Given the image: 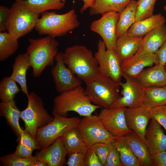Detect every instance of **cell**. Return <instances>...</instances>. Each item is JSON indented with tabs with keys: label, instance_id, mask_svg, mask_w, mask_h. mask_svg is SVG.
Returning <instances> with one entry per match:
<instances>
[{
	"label": "cell",
	"instance_id": "cell-1",
	"mask_svg": "<svg viewBox=\"0 0 166 166\" xmlns=\"http://www.w3.org/2000/svg\"><path fill=\"white\" fill-rule=\"evenodd\" d=\"M65 64L72 73L84 82L100 75L98 64L92 51L82 45L67 47L63 53Z\"/></svg>",
	"mask_w": 166,
	"mask_h": 166
},
{
	"label": "cell",
	"instance_id": "cell-2",
	"mask_svg": "<svg viewBox=\"0 0 166 166\" xmlns=\"http://www.w3.org/2000/svg\"><path fill=\"white\" fill-rule=\"evenodd\" d=\"M101 108L93 104L81 86L60 93L53 101L52 113L67 117L68 113L74 111L81 116L92 115L97 109Z\"/></svg>",
	"mask_w": 166,
	"mask_h": 166
},
{
	"label": "cell",
	"instance_id": "cell-3",
	"mask_svg": "<svg viewBox=\"0 0 166 166\" xmlns=\"http://www.w3.org/2000/svg\"><path fill=\"white\" fill-rule=\"evenodd\" d=\"M29 45L26 48L33 76L40 77L47 66H53L55 55L58 53V42L54 38L45 37L28 39Z\"/></svg>",
	"mask_w": 166,
	"mask_h": 166
},
{
	"label": "cell",
	"instance_id": "cell-4",
	"mask_svg": "<svg viewBox=\"0 0 166 166\" xmlns=\"http://www.w3.org/2000/svg\"><path fill=\"white\" fill-rule=\"evenodd\" d=\"M80 25L76 11L73 9L62 14L54 11L45 13L39 18L34 29L40 34L54 38L66 35Z\"/></svg>",
	"mask_w": 166,
	"mask_h": 166
},
{
	"label": "cell",
	"instance_id": "cell-5",
	"mask_svg": "<svg viewBox=\"0 0 166 166\" xmlns=\"http://www.w3.org/2000/svg\"><path fill=\"white\" fill-rule=\"evenodd\" d=\"M85 93L93 104L103 108H109L121 96L120 83L100 75L95 79L85 82Z\"/></svg>",
	"mask_w": 166,
	"mask_h": 166
},
{
	"label": "cell",
	"instance_id": "cell-6",
	"mask_svg": "<svg viewBox=\"0 0 166 166\" xmlns=\"http://www.w3.org/2000/svg\"><path fill=\"white\" fill-rule=\"evenodd\" d=\"M27 107L21 111L20 118L24 122L25 129L35 138L38 128L44 127L54 119L45 108L42 98L34 92L29 93Z\"/></svg>",
	"mask_w": 166,
	"mask_h": 166
},
{
	"label": "cell",
	"instance_id": "cell-7",
	"mask_svg": "<svg viewBox=\"0 0 166 166\" xmlns=\"http://www.w3.org/2000/svg\"><path fill=\"white\" fill-rule=\"evenodd\" d=\"M52 114L53 120L45 126L38 128L36 132L35 139L41 149L51 145L68 130L77 127L81 120L77 117L68 118L53 113Z\"/></svg>",
	"mask_w": 166,
	"mask_h": 166
},
{
	"label": "cell",
	"instance_id": "cell-8",
	"mask_svg": "<svg viewBox=\"0 0 166 166\" xmlns=\"http://www.w3.org/2000/svg\"><path fill=\"white\" fill-rule=\"evenodd\" d=\"M10 16L6 30L18 39L35 28L39 14L34 13L23 6L15 1L10 8Z\"/></svg>",
	"mask_w": 166,
	"mask_h": 166
},
{
	"label": "cell",
	"instance_id": "cell-9",
	"mask_svg": "<svg viewBox=\"0 0 166 166\" xmlns=\"http://www.w3.org/2000/svg\"><path fill=\"white\" fill-rule=\"evenodd\" d=\"M77 128L88 148L97 143L112 144L117 137L107 130L98 116L96 115L84 117Z\"/></svg>",
	"mask_w": 166,
	"mask_h": 166
},
{
	"label": "cell",
	"instance_id": "cell-10",
	"mask_svg": "<svg viewBox=\"0 0 166 166\" xmlns=\"http://www.w3.org/2000/svg\"><path fill=\"white\" fill-rule=\"evenodd\" d=\"M94 55L98 64L100 74L110 78L116 83H120L123 75L122 61L114 50L107 49L104 42L100 39Z\"/></svg>",
	"mask_w": 166,
	"mask_h": 166
},
{
	"label": "cell",
	"instance_id": "cell-11",
	"mask_svg": "<svg viewBox=\"0 0 166 166\" xmlns=\"http://www.w3.org/2000/svg\"><path fill=\"white\" fill-rule=\"evenodd\" d=\"M125 81L120 83L122 95L112 105L111 108H134L143 104L145 88L136 77L123 75Z\"/></svg>",
	"mask_w": 166,
	"mask_h": 166
},
{
	"label": "cell",
	"instance_id": "cell-12",
	"mask_svg": "<svg viewBox=\"0 0 166 166\" xmlns=\"http://www.w3.org/2000/svg\"><path fill=\"white\" fill-rule=\"evenodd\" d=\"M54 60L56 64L52 67L51 73L57 92L60 93L81 86V80L66 66L63 53L58 52Z\"/></svg>",
	"mask_w": 166,
	"mask_h": 166
},
{
	"label": "cell",
	"instance_id": "cell-13",
	"mask_svg": "<svg viewBox=\"0 0 166 166\" xmlns=\"http://www.w3.org/2000/svg\"><path fill=\"white\" fill-rule=\"evenodd\" d=\"M119 14V13L114 12L104 13L90 25V30L101 36L107 49L113 50L117 39L116 27Z\"/></svg>",
	"mask_w": 166,
	"mask_h": 166
},
{
	"label": "cell",
	"instance_id": "cell-14",
	"mask_svg": "<svg viewBox=\"0 0 166 166\" xmlns=\"http://www.w3.org/2000/svg\"><path fill=\"white\" fill-rule=\"evenodd\" d=\"M126 108H103L97 115L107 130L116 136H124L132 131L126 123Z\"/></svg>",
	"mask_w": 166,
	"mask_h": 166
},
{
	"label": "cell",
	"instance_id": "cell-15",
	"mask_svg": "<svg viewBox=\"0 0 166 166\" xmlns=\"http://www.w3.org/2000/svg\"><path fill=\"white\" fill-rule=\"evenodd\" d=\"M151 108L143 103L136 107H127L125 111L126 122L128 128L145 142V131L151 119Z\"/></svg>",
	"mask_w": 166,
	"mask_h": 166
},
{
	"label": "cell",
	"instance_id": "cell-16",
	"mask_svg": "<svg viewBox=\"0 0 166 166\" xmlns=\"http://www.w3.org/2000/svg\"><path fill=\"white\" fill-rule=\"evenodd\" d=\"M154 64H159L156 53L147 51L141 45L132 56L122 62L121 67L123 75L136 77L144 68Z\"/></svg>",
	"mask_w": 166,
	"mask_h": 166
},
{
	"label": "cell",
	"instance_id": "cell-17",
	"mask_svg": "<svg viewBox=\"0 0 166 166\" xmlns=\"http://www.w3.org/2000/svg\"><path fill=\"white\" fill-rule=\"evenodd\" d=\"M67 155L62 136L57 138L51 145L35 153L38 160L45 161L47 166L65 165Z\"/></svg>",
	"mask_w": 166,
	"mask_h": 166
},
{
	"label": "cell",
	"instance_id": "cell-18",
	"mask_svg": "<svg viewBox=\"0 0 166 166\" xmlns=\"http://www.w3.org/2000/svg\"><path fill=\"white\" fill-rule=\"evenodd\" d=\"M145 138L151 155L166 151V134L161 125L155 120L151 119L146 129Z\"/></svg>",
	"mask_w": 166,
	"mask_h": 166
},
{
	"label": "cell",
	"instance_id": "cell-19",
	"mask_svg": "<svg viewBox=\"0 0 166 166\" xmlns=\"http://www.w3.org/2000/svg\"><path fill=\"white\" fill-rule=\"evenodd\" d=\"M143 38L122 34L116 40L113 50L122 62L131 57L142 45Z\"/></svg>",
	"mask_w": 166,
	"mask_h": 166
},
{
	"label": "cell",
	"instance_id": "cell-20",
	"mask_svg": "<svg viewBox=\"0 0 166 166\" xmlns=\"http://www.w3.org/2000/svg\"><path fill=\"white\" fill-rule=\"evenodd\" d=\"M136 78L144 88L166 85V72L160 64L144 69Z\"/></svg>",
	"mask_w": 166,
	"mask_h": 166
},
{
	"label": "cell",
	"instance_id": "cell-21",
	"mask_svg": "<svg viewBox=\"0 0 166 166\" xmlns=\"http://www.w3.org/2000/svg\"><path fill=\"white\" fill-rule=\"evenodd\" d=\"M30 67V63L27 53L19 54L15 59L12 65L13 71L10 76L19 84L21 90L27 98L29 93L27 85L26 73Z\"/></svg>",
	"mask_w": 166,
	"mask_h": 166
},
{
	"label": "cell",
	"instance_id": "cell-22",
	"mask_svg": "<svg viewBox=\"0 0 166 166\" xmlns=\"http://www.w3.org/2000/svg\"><path fill=\"white\" fill-rule=\"evenodd\" d=\"M124 138L133 153L142 166H153L152 155L146 143L133 131L124 136Z\"/></svg>",
	"mask_w": 166,
	"mask_h": 166
},
{
	"label": "cell",
	"instance_id": "cell-23",
	"mask_svg": "<svg viewBox=\"0 0 166 166\" xmlns=\"http://www.w3.org/2000/svg\"><path fill=\"white\" fill-rule=\"evenodd\" d=\"M166 19L160 13L153 14L142 20L135 22L127 32L129 36L143 38L157 27L165 23Z\"/></svg>",
	"mask_w": 166,
	"mask_h": 166
},
{
	"label": "cell",
	"instance_id": "cell-24",
	"mask_svg": "<svg viewBox=\"0 0 166 166\" xmlns=\"http://www.w3.org/2000/svg\"><path fill=\"white\" fill-rule=\"evenodd\" d=\"M21 111L17 107L16 101L14 99L1 101L0 103V116L6 119L7 123L18 137L23 130L19 123Z\"/></svg>",
	"mask_w": 166,
	"mask_h": 166
},
{
	"label": "cell",
	"instance_id": "cell-25",
	"mask_svg": "<svg viewBox=\"0 0 166 166\" xmlns=\"http://www.w3.org/2000/svg\"><path fill=\"white\" fill-rule=\"evenodd\" d=\"M63 143L68 156L77 152H86L88 148L77 127L66 131L62 136Z\"/></svg>",
	"mask_w": 166,
	"mask_h": 166
},
{
	"label": "cell",
	"instance_id": "cell-26",
	"mask_svg": "<svg viewBox=\"0 0 166 166\" xmlns=\"http://www.w3.org/2000/svg\"><path fill=\"white\" fill-rule=\"evenodd\" d=\"M166 40V26L165 23L157 27L142 38V46L150 53H156Z\"/></svg>",
	"mask_w": 166,
	"mask_h": 166
},
{
	"label": "cell",
	"instance_id": "cell-27",
	"mask_svg": "<svg viewBox=\"0 0 166 166\" xmlns=\"http://www.w3.org/2000/svg\"><path fill=\"white\" fill-rule=\"evenodd\" d=\"M137 1L132 0L120 13L116 27L117 38L127 32L131 26L135 22L137 10Z\"/></svg>",
	"mask_w": 166,
	"mask_h": 166
},
{
	"label": "cell",
	"instance_id": "cell-28",
	"mask_svg": "<svg viewBox=\"0 0 166 166\" xmlns=\"http://www.w3.org/2000/svg\"><path fill=\"white\" fill-rule=\"evenodd\" d=\"M34 13L39 14L50 10H60L65 3L60 0H15Z\"/></svg>",
	"mask_w": 166,
	"mask_h": 166
},
{
	"label": "cell",
	"instance_id": "cell-29",
	"mask_svg": "<svg viewBox=\"0 0 166 166\" xmlns=\"http://www.w3.org/2000/svg\"><path fill=\"white\" fill-rule=\"evenodd\" d=\"M132 0H95L93 6L90 8L89 14L91 15L102 14L114 12L120 13Z\"/></svg>",
	"mask_w": 166,
	"mask_h": 166
},
{
	"label": "cell",
	"instance_id": "cell-30",
	"mask_svg": "<svg viewBox=\"0 0 166 166\" xmlns=\"http://www.w3.org/2000/svg\"><path fill=\"white\" fill-rule=\"evenodd\" d=\"M113 144L119 152L122 166H142L127 142L124 136H117Z\"/></svg>",
	"mask_w": 166,
	"mask_h": 166
},
{
	"label": "cell",
	"instance_id": "cell-31",
	"mask_svg": "<svg viewBox=\"0 0 166 166\" xmlns=\"http://www.w3.org/2000/svg\"><path fill=\"white\" fill-rule=\"evenodd\" d=\"M143 103L152 108L166 105V85L145 88Z\"/></svg>",
	"mask_w": 166,
	"mask_h": 166
},
{
	"label": "cell",
	"instance_id": "cell-32",
	"mask_svg": "<svg viewBox=\"0 0 166 166\" xmlns=\"http://www.w3.org/2000/svg\"><path fill=\"white\" fill-rule=\"evenodd\" d=\"M18 39L8 32H0V61H5L14 54L19 46Z\"/></svg>",
	"mask_w": 166,
	"mask_h": 166
},
{
	"label": "cell",
	"instance_id": "cell-33",
	"mask_svg": "<svg viewBox=\"0 0 166 166\" xmlns=\"http://www.w3.org/2000/svg\"><path fill=\"white\" fill-rule=\"evenodd\" d=\"M16 83L10 77H3L0 82V99L1 101L14 99L15 95L20 91Z\"/></svg>",
	"mask_w": 166,
	"mask_h": 166
},
{
	"label": "cell",
	"instance_id": "cell-34",
	"mask_svg": "<svg viewBox=\"0 0 166 166\" xmlns=\"http://www.w3.org/2000/svg\"><path fill=\"white\" fill-rule=\"evenodd\" d=\"M38 160L36 155L30 158H24L14 153L2 156L0 158L1 163L4 166H31Z\"/></svg>",
	"mask_w": 166,
	"mask_h": 166
},
{
	"label": "cell",
	"instance_id": "cell-35",
	"mask_svg": "<svg viewBox=\"0 0 166 166\" xmlns=\"http://www.w3.org/2000/svg\"><path fill=\"white\" fill-rule=\"evenodd\" d=\"M156 0H138L137 1V10L136 21L147 18L152 15Z\"/></svg>",
	"mask_w": 166,
	"mask_h": 166
},
{
	"label": "cell",
	"instance_id": "cell-36",
	"mask_svg": "<svg viewBox=\"0 0 166 166\" xmlns=\"http://www.w3.org/2000/svg\"><path fill=\"white\" fill-rule=\"evenodd\" d=\"M150 117L151 119L156 120L166 131V105L152 108Z\"/></svg>",
	"mask_w": 166,
	"mask_h": 166
},
{
	"label": "cell",
	"instance_id": "cell-37",
	"mask_svg": "<svg viewBox=\"0 0 166 166\" xmlns=\"http://www.w3.org/2000/svg\"><path fill=\"white\" fill-rule=\"evenodd\" d=\"M17 142H20L33 150L41 149L34 138L26 129L23 130L17 138Z\"/></svg>",
	"mask_w": 166,
	"mask_h": 166
},
{
	"label": "cell",
	"instance_id": "cell-38",
	"mask_svg": "<svg viewBox=\"0 0 166 166\" xmlns=\"http://www.w3.org/2000/svg\"><path fill=\"white\" fill-rule=\"evenodd\" d=\"M111 144L99 143L95 144L91 147L95 151L103 166L108 156Z\"/></svg>",
	"mask_w": 166,
	"mask_h": 166
},
{
	"label": "cell",
	"instance_id": "cell-39",
	"mask_svg": "<svg viewBox=\"0 0 166 166\" xmlns=\"http://www.w3.org/2000/svg\"><path fill=\"white\" fill-rule=\"evenodd\" d=\"M104 166H122L119 152L113 143L111 144Z\"/></svg>",
	"mask_w": 166,
	"mask_h": 166
},
{
	"label": "cell",
	"instance_id": "cell-40",
	"mask_svg": "<svg viewBox=\"0 0 166 166\" xmlns=\"http://www.w3.org/2000/svg\"><path fill=\"white\" fill-rule=\"evenodd\" d=\"M85 166H103L97 155L93 148H89L86 152Z\"/></svg>",
	"mask_w": 166,
	"mask_h": 166
},
{
	"label": "cell",
	"instance_id": "cell-41",
	"mask_svg": "<svg viewBox=\"0 0 166 166\" xmlns=\"http://www.w3.org/2000/svg\"><path fill=\"white\" fill-rule=\"evenodd\" d=\"M86 152H77L71 154L66 164L69 166H85Z\"/></svg>",
	"mask_w": 166,
	"mask_h": 166
},
{
	"label": "cell",
	"instance_id": "cell-42",
	"mask_svg": "<svg viewBox=\"0 0 166 166\" xmlns=\"http://www.w3.org/2000/svg\"><path fill=\"white\" fill-rule=\"evenodd\" d=\"M10 16V8L0 6V32H4L7 30Z\"/></svg>",
	"mask_w": 166,
	"mask_h": 166
},
{
	"label": "cell",
	"instance_id": "cell-43",
	"mask_svg": "<svg viewBox=\"0 0 166 166\" xmlns=\"http://www.w3.org/2000/svg\"><path fill=\"white\" fill-rule=\"evenodd\" d=\"M33 150L26 146L18 142L16 147V149L13 153L15 155L21 158H29L32 157V152Z\"/></svg>",
	"mask_w": 166,
	"mask_h": 166
},
{
	"label": "cell",
	"instance_id": "cell-44",
	"mask_svg": "<svg viewBox=\"0 0 166 166\" xmlns=\"http://www.w3.org/2000/svg\"><path fill=\"white\" fill-rule=\"evenodd\" d=\"M153 166H166V151L152 155Z\"/></svg>",
	"mask_w": 166,
	"mask_h": 166
},
{
	"label": "cell",
	"instance_id": "cell-45",
	"mask_svg": "<svg viewBox=\"0 0 166 166\" xmlns=\"http://www.w3.org/2000/svg\"><path fill=\"white\" fill-rule=\"evenodd\" d=\"M160 64L164 66L166 62V40L156 53Z\"/></svg>",
	"mask_w": 166,
	"mask_h": 166
},
{
	"label": "cell",
	"instance_id": "cell-46",
	"mask_svg": "<svg viewBox=\"0 0 166 166\" xmlns=\"http://www.w3.org/2000/svg\"><path fill=\"white\" fill-rule=\"evenodd\" d=\"M84 4L80 10V13L82 14L88 8H90L94 5L95 0H82Z\"/></svg>",
	"mask_w": 166,
	"mask_h": 166
},
{
	"label": "cell",
	"instance_id": "cell-47",
	"mask_svg": "<svg viewBox=\"0 0 166 166\" xmlns=\"http://www.w3.org/2000/svg\"><path fill=\"white\" fill-rule=\"evenodd\" d=\"M31 166H47V164L45 161L38 160L32 164Z\"/></svg>",
	"mask_w": 166,
	"mask_h": 166
},
{
	"label": "cell",
	"instance_id": "cell-48",
	"mask_svg": "<svg viewBox=\"0 0 166 166\" xmlns=\"http://www.w3.org/2000/svg\"><path fill=\"white\" fill-rule=\"evenodd\" d=\"M163 66H164V70L165 72H166V62L164 64V65Z\"/></svg>",
	"mask_w": 166,
	"mask_h": 166
},
{
	"label": "cell",
	"instance_id": "cell-49",
	"mask_svg": "<svg viewBox=\"0 0 166 166\" xmlns=\"http://www.w3.org/2000/svg\"><path fill=\"white\" fill-rule=\"evenodd\" d=\"M60 0L64 3H65L66 1V0Z\"/></svg>",
	"mask_w": 166,
	"mask_h": 166
},
{
	"label": "cell",
	"instance_id": "cell-50",
	"mask_svg": "<svg viewBox=\"0 0 166 166\" xmlns=\"http://www.w3.org/2000/svg\"><path fill=\"white\" fill-rule=\"evenodd\" d=\"M164 10L166 11V4L164 6Z\"/></svg>",
	"mask_w": 166,
	"mask_h": 166
}]
</instances>
